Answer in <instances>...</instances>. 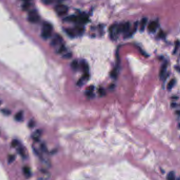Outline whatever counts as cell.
Wrapping results in <instances>:
<instances>
[{
	"label": "cell",
	"instance_id": "cell-8",
	"mask_svg": "<svg viewBox=\"0 0 180 180\" xmlns=\"http://www.w3.org/2000/svg\"><path fill=\"white\" fill-rule=\"evenodd\" d=\"M158 27V24L156 22L153 21L150 23L148 25V30L150 32H154L156 30Z\"/></svg>",
	"mask_w": 180,
	"mask_h": 180
},
{
	"label": "cell",
	"instance_id": "cell-28",
	"mask_svg": "<svg viewBox=\"0 0 180 180\" xmlns=\"http://www.w3.org/2000/svg\"><path fill=\"white\" fill-rule=\"evenodd\" d=\"M176 180H180V178H178L177 179H176Z\"/></svg>",
	"mask_w": 180,
	"mask_h": 180
},
{
	"label": "cell",
	"instance_id": "cell-1",
	"mask_svg": "<svg viewBox=\"0 0 180 180\" xmlns=\"http://www.w3.org/2000/svg\"><path fill=\"white\" fill-rule=\"evenodd\" d=\"M53 28L52 25L48 22H44L43 24L42 33H41V36L43 39L47 40L49 39L52 33Z\"/></svg>",
	"mask_w": 180,
	"mask_h": 180
},
{
	"label": "cell",
	"instance_id": "cell-4",
	"mask_svg": "<svg viewBox=\"0 0 180 180\" xmlns=\"http://www.w3.org/2000/svg\"><path fill=\"white\" fill-rule=\"evenodd\" d=\"M130 29V24L128 22L125 23L120 25L118 27V31L119 32H122L123 33H127L129 31Z\"/></svg>",
	"mask_w": 180,
	"mask_h": 180
},
{
	"label": "cell",
	"instance_id": "cell-27",
	"mask_svg": "<svg viewBox=\"0 0 180 180\" xmlns=\"http://www.w3.org/2000/svg\"><path fill=\"white\" fill-rule=\"evenodd\" d=\"M23 1H26V2H28V1H29V0H23Z\"/></svg>",
	"mask_w": 180,
	"mask_h": 180
},
{
	"label": "cell",
	"instance_id": "cell-2",
	"mask_svg": "<svg viewBox=\"0 0 180 180\" xmlns=\"http://www.w3.org/2000/svg\"><path fill=\"white\" fill-rule=\"evenodd\" d=\"M28 20L31 23H35L39 22L40 20V16L36 10H32L29 13Z\"/></svg>",
	"mask_w": 180,
	"mask_h": 180
},
{
	"label": "cell",
	"instance_id": "cell-16",
	"mask_svg": "<svg viewBox=\"0 0 180 180\" xmlns=\"http://www.w3.org/2000/svg\"><path fill=\"white\" fill-rule=\"evenodd\" d=\"M167 180H176L175 175L174 172L173 171L169 172L167 175Z\"/></svg>",
	"mask_w": 180,
	"mask_h": 180
},
{
	"label": "cell",
	"instance_id": "cell-15",
	"mask_svg": "<svg viewBox=\"0 0 180 180\" xmlns=\"http://www.w3.org/2000/svg\"><path fill=\"white\" fill-rule=\"evenodd\" d=\"M175 83H176V80L175 79H172L171 80H170V81H169L168 82V83L167 84V89L168 90H171L174 87L175 84Z\"/></svg>",
	"mask_w": 180,
	"mask_h": 180
},
{
	"label": "cell",
	"instance_id": "cell-26",
	"mask_svg": "<svg viewBox=\"0 0 180 180\" xmlns=\"http://www.w3.org/2000/svg\"><path fill=\"white\" fill-rule=\"evenodd\" d=\"M34 126V122L33 121H31L30 123H29V126L30 127H32Z\"/></svg>",
	"mask_w": 180,
	"mask_h": 180
},
{
	"label": "cell",
	"instance_id": "cell-5",
	"mask_svg": "<svg viewBox=\"0 0 180 180\" xmlns=\"http://www.w3.org/2000/svg\"><path fill=\"white\" fill-rule=\"evenodd\" d=\"M15 148H17L18 152L21 156L23 157V158H27V154L26 150H25L24 146H23L20 143H19V144L18 146L15 147Z\"/></svg>",
	"mask_w": 180,
	"mask_h": 180
},
{
	"label": "cell",
	"instance_id": "cell-29",
	"mask_svg": "<svg viewBox=\"0 0 180 180\" xmlns=\"http://www.w3.org/2000/svg\"><path fill=\"white\" fill-rule=\"evenodd\" d=\"M0 104H1V102H0Z\"/></svg>",
	"mask_w": 180,
	"mask_h": 180
},
{
	"label": "cell",
	"instance_id": "cell-12",
	"mask_svg": "<svg viewBox=\"0 0 180 180\" xmlns=\"http://www.w3.org/2000/svg\"><path fill=\"white\" fill-rule=\"evenodd\" d=\"M41 135V132L40 130L36 131L32 135L33 139L35 141H38Z\"/></svg>",
	"mask_w": 180,
	"mask_h": 180
},
{
	"label": "cell",
	"instance_id": "cell-21",
	"mask_svg": "<svg viewBox=\"0 0 180 180\" xmlns=\"http://www.w3.org/2000/svg\"><path fill=\"white\" fill-rule=\"evenodd\" d=\"M15 157L14 155H10L8 158V162L9 163H11L13 162V161L15 160Z\"/></svg>",
	"mask_w": 180,
	"mask_h": 180
},
{
	"label": "cell",
	"instance_id": "cell-14",
	"mask_svg": "<svg viewBox=\"0 0 180 180\" xmlns=\"http://www.w3.org/2000/svg\"><path fill=\"white\" fill-rule=\"evenodd\" d=\"M147 23V19L146 18H143L142 19L140 23V30L141 31H143L145 29V25Z\"/></svg>",
	"mask_w": 180,
	"mask_h": 180
},
{
	"label": "cell",
	"instance_id": "cell-7",
	"mask_svg": "<svg viewBox=\"0 0 180 180\" xmlns=\"http://www.w3.org/2000/svg\"><path fill=\"white\" fill-rule=\"evenodd\" d=\"M62 41V39L60 37L59 35H56L53 40L51 41V44L53 47H55V46L58 45L60 43H61Z\"/></svg>",
	"mask_w": 180,
	"mask_h": 180
},
{
	"label": "cell",
	"instance_id": "cell-9",
	"mask_svg": "<svg viewBox=\"0 0 180 180\" xmlns=\"http://www.w3.org/2000/svg\"><path fill=\"white\" fill-rule=\"evenodd\" d=\"M167 63L165 62L163 64L161 68V70L160 71V73H159V76H160V78L161 79H162L164 78V75H165L166 72V69H167Z\"/></svg>",
	"mask_w": 180,
	"mask_h": 180
},
{
	"label": "cell",
	"instance_id": "cell-23",
	"mask_svg": "<svg viewBox=\"0 0 180 180\" xmlns=\"http://www.w3.org/2000/svg\"><path fill=\"white\" fill-rule=\"evenodd\" d=\"M30 7V3H29L28 2H27L26 3H25L23 6H22V8L24 10H27Z\"/></svg>",
	"mask_w": 180,
	"mask_h": 180
},
{
	"label": "cell",
	"instance_id": "cell-6",
	"mask_svg": "<svg viewBox=\"0 0 180 180\" xmlns=\"http://www.w3.org/2000/svg\"><path fill=\"white\" fill-rule=\"evenodd\" d=\"M110 33L112 39H114L116 35L119 33L118 31V27L116 25H113L110 28Z\"/></svg>",
	"mask_w": 180,
	"mask_h": 180
},
{
	"label": "cell",
	"instance_id": "cell-3",
	"mask_svg": "<svg viewBox=\"0 0 180 180\" xmlns=\"http://www.w3.org/2000/svg\"><path fill=\"white\" fill-rule=\"evenodd\" d=\"M55 10L56 13L60 16H62V15H65L69 11L68 7L63 4L58 5V6L55 7Z\"/></svg>",
	"mask_w": 180,
	"mask_h": 180
},
{
	"label": "cell",
	"instance_id": "cell-19",
	"mask_svg": "<svg viewBox=\"0 0 180 180\" xmlns=\"http://www.w3.org/2000/svg\"><path fill=\"white\" fill-rule=\"evenodd\" d=\"M82 68H83V71H84V73H89V67L87 66V64L83 62L82 63Z\"/></svg>",
	"mask_w": 180,
	"mask_h": 180
},
{
	"label": "cell",
	"instance_id": "cell-20",
	"mask_svg": "<svg viewBox=\"0 0 180 180\" xmlns=\"http://www.w3.org/2000/svg\"><path fill=\"white\" fill-rule=\"evenodd\" d=\"M20 143V142L17 140H14L12 142V145L13 147H16L17 146H18Z\"/></svg>",
	"mask_w": 180,
	"mask_h": 180
},
{
	"label": "cell",
	"instance_id": "cell-10",
	"mask_svg": "<svg viewBox=\"0 0 180 180\" xmlns=\"http://www.w3.org/2000/svg\"><path fill=\"white\" fill-rule=\"evenodd\" d=\"M88 17L87 16L86 14L84 13L81 14L78 18V21H79L81 23H85L88 21Z\"/></svg>",
	"mask_w": 180,
	"mask_h": 180
},
{
	"label": "cell",
	"instance_id": "cell-18",
	"mask_svg": "<svg viewBox=\"0 0 180 180\" xmlns=\"http://www.w3.org/2000/svg\"><path fill=\"white\" fill-rule=\"evenodd\" d=\"M71 67L73 70H77L79 68V63L78 62L75 60L73 61L71 63Z\"/></svg>",
	"mask_w": 180,
	"mask_h": 180
},
{
	"label": "cell",
	"instance_id": "cell-24",
	"mask_svg": "<svg viewBox=\"0 0 180 180\" xmlns=\"http://www.w3.org/2000/svg\"><path fill=\"white\" fill-rule=\"evenodd\" d=\"M66 32L68 33V34L70 36H71V37H74V32L72 30H70V29H68V30H67V31H66Z\"/></svg>",
	"mask_w": 180,
	"mask_h": 180
},
{
	"label": "cell",
	"instance_id": "cell-22",
	"mask_svg": "<svg viewBox=\"0 0 180 180\" xmlns=\"http://www.w3.org/2000/svg\"><path fill=\"white\" fill-rule=\"evenodd\" d=\"M42 3L45 5H50L52 3L53 0H41Z\"/></svg>",
	"mask_w": 180,
	"mask_h": 180
},
{
	"label": "cell",
	"instance_id": "cell-11",
	"mask_svg": "<svg viewBox=\"0 0 180 180\" xmlns=\"http://www.w3.org/2000/svg\"><path fill=\"white\" fill-rule=\"evenodd\" d=\"M23 173L25 177L28 178L31 176V171L28 166H25L23 168Z\"/></svg>",
	"mask_w": 180,
	"mask_h": 180
},
{
	"label": "cell",
	"instance_id": "cell-13",
	"mask_svg": "<svg viewBox=\"0 0 180 180\" xmlns=\"http://www.w3.org/2000/svg\"><path fill=\"white\" fill-rule=\"evenodd\" d=\"M15 119L17 121L21 122L22 121L23 119V113L22 111H20L15 114Z\"/></svg>",
	"mask_w": 180,
	"mask_h": 180
},
{
	"label": "cell",
	"instance_id": "cell-17",
	"mask_svg": "<svg viewBox=\"0 0 180 180\" xmlns=\"http://www.w3.org/2000/svg\"><path fill=\"white\" fill-rule=\"evenodd\" d=\"M66 20L69 22H76L78 21V18L74 16V15H72V16L67 18Z\"/></svg>",
	"mask_w": 180,
	"mask_h": 180
},
{
	"label": "cell",
	"instance_id": "cell-25",
	"mask_svg": "<svg viewBox=\"0 0 180 180\" xmlns=\"http://www.w3.org/2000/svg\"><path fill=\"white\" fill-rule=\"evenodd\" d=\"M2 112L4 114H6V115H9L10 113H11V112H10V111L8 110H2Z\"/></svg>",
	"mask_w": 180,
	"mask_h": 180
}]
</instances>
